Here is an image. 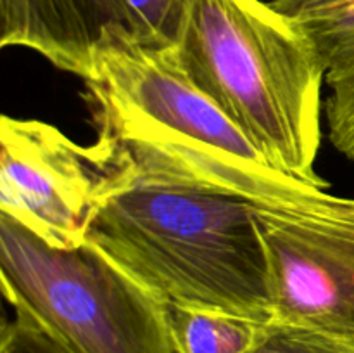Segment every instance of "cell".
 <instances>
[{
    "mask_svg": "<svg viewBox=\"0 0 354 353\" xmlns=\"http://www.w3.org/2000/svg\"><path fill=\"white\" fill-rule=\"evenodd\" d=\"M85 83L99 123L92 147L114 168L254 206L315 211L342 199L273 166L183 73L173 51L142 47L128 33L114 35Z\"/></svg>",
    "mask_w": 354,
    "mask_h": 353,
    "instance_id": "cell-1",
    "label": "cell"
},
{
    "mask_svg": "<svg viewBox=\"0 0 354 353\" xmlns=\"http://www.w3.org/2000/svg\"><path fill=\"white\" fill-rule=\"evenodd\" d=\"M97 159L102 182L86 241L166 305L272 324L268 258L254 204L138 179Z\"/></svg>",
    "mask_w": 354,
    "mask_h": 353,
    "instance_id": "cell-2",
    "label": "cell"
},
{
    "mask_svg": "<svg viewBox=\"0 0 354 353\" xmlns=\"http://www.w3.org/2000/svg\"><path fill=\"white\" fill-rule=\"evenodd\" d=\"M176 62L268 161L317 187L327 69L299 23L263 0H189Z\"/></svg>",
    "mask_w": 354,
    "mask_h": 353,
    "instance_id": "cell-3",
    "label": "cell"
},
{
    "mask_svg": "<svg viewBox=\"0 0 354 353\" xmlns=\"http://www.w3.org/2000/svg\"><path fill=\"white\" fill-rule=\"evenodd\" d=\"M0 280L66 353H175L168 305L90 241L54 248L0 213Z\"/></svg>",
    "mask_w": 354,
    "mask_h": 353,
    "instance_id": "cell-4",
    "label": "cell"
},
{
    "mask_svg": "<svg viewBox=\"0 0 354 353\" xmlns=\"http://www.w3.org/2000/svg\"><path fill=\"white\" fill-rule=\"evenodd\" d=\"M273 318L354 346V199L327 210L254 206Z\"/></svg>",
    "mask_w": 354,
    "mask_h": 353,
    "instance_id": "cell-5",
    "label": "cell"
},
{
    "mask_svg": "<svg viewBox=\"0 0 354 353\" xmlns=\"http://www.w3.org/2000/svg\"><path fill=\"white\" fill-rule=\"evenodd\" d=\"M102 165L57 127L3 114L0 213L54 248L86 242Z\"/></svg>",
    "mask_w": 354,
    "mask_h": 353,
    "instance_id": "cell-6",
    "label": "cell"
},
{
    "mask_svg": "<svg viewBox=\"0 0 354 353\" xmlns=\"http://www.w3.org/2000/svg\"><path fill=\"white\" fill-rule=\"evenodd\" d=\"M120 33H128L123 0H0L2 47L30 48L85 82Z\"/></svg>",
    "mask_w": 354,
    "mask_h": 353,
    "instance_id": "cell-7",
    "label": "cell"
},
{
    "mask_svg": "<svg viewBox=\"0 0 354 353\" xmlns=\"http://www.w3.org/2000/svg\"><path fill=\"white\" fill-rule=\"evenodd\" d=\"M268 325L213 308L168 305L175 353H251Z\"/></svg>",
    "mask_w": 354,
    "mask_h": 353,
    "instance_id": "cell-8",
    "label": "cell"
},
{
    "mask_svg": "<svg viewBox=\"0 0 354 353\" xmlns=\"http://www.w3.org/2000/svg\"><path fill=\"white\" fill-rule=\"evenodd\" d=\"M123 6L131 40L154 51H176L189 0H123Z\"/></svg>",
    "mask_w": 354,
    "mask_h": 353,
    "instance_id": "cell-9",
    "label": "cell"
},
{
    "mask_svg": "<svg viewBox=\"0 0 354 353\" xmlns=\"http://www.w3.org/2000/svg\"><path fill=\"white\" fill-rule=\"evenodd\" d=\"M296 23L311 38L327 73L354 66V0H346Z\"/></svg>",
    "mask_w": 354,
    "mask_h": 353,
    "instance_id": "cell-10",
    "label": "cell"
},
{
    "mask_svg": "<svg viewBox=\"0 0 354 353\" xmlns=\"http://www.w3.org/2000/svg\"><path fill=\"white\" fill-rule=\"evenodd\" d=\"M330 97L325 104L328 137L334 147L354 161V66L327 73Z\"/></svg>",
    "mask_w": 354,
    "mask_h": 353,
    "instance_id": "cell-11",
    "label": "cell"
},
{
    "mask_svg": "<svg viewBox=\"0 0 354 353\" xmlns=\"http://www.w3.org/2000/svg\"><path fill=\"white\" fill-rule=\"evenodd\" d=\"M251 353H354V346L301 329L268 325Z\"/></svg>",
    "mask_w": 354,
    "mask_h": 353,
    "instance_id": "cell-12",
    "label": "cell"
},
{
    "mask_svg": "<svg viewBox=\"0 0 354 353\" xmlns=\"http://www.w3.org/2000/svg\"><path fill=\"white\" fill-rule=\"evenodd\" d=\"M0 353H66L59 345L35 327L26 318L6 320L0 334Z\"/></svg>",
    "mask_w": 354,
    "mask_h": 353,
    "instance_id": "cell-13",
    "label": "cell"
},
{
    "mask_svg": "<svg viewBox=\"0 0 354 353\" xmlns=\"http://www.w3.org/2000/svg\"><path fill=\"white\" fill-rule=\"evenodd\" d=\"M346 0H273L270 3L292 21H304Z\"/></svg>",
    "mask_w": 354,
    "mask_h": 353,
    "instance_id": "cell-14",
    "label": "cell"
}]
</instances>
